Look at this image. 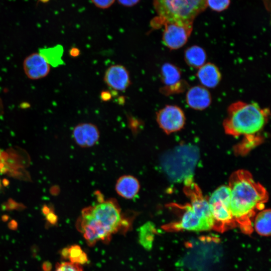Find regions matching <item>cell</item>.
<instances>
[{
	"instance_id": "6da1fadb",
	"label": "cell",
	"mask_w": 271,
	"mask_h": 271,
	"mask_svg": "<svg viewBox=\"0 0 271 271\" xmlns=\"http://www.w3.org/2000/svg\"><path fill=\"white\" fill-rule=\"evenodd\" d=\"M230 210L240 229L247 234L253 231L252 221L258 211L264 209L268 199L265 188L245 170L234 172L228 182Z\"/></svg>"
},
{
	"instance_id": "7a4b0ae2",
	"label": "cell",
	"mask_w": 271,
	"mask_h": 271,
	"mask_svg": "<svg viewBox=\"0 0 271 271\" xmlns=\"http://www.w3.org/2000/svg\"><path fill=\"white\" fill-rule=\"evenodd\" d=\"M76 226L89 246L99 242L109 243L113 235L126 231L129 227L119 207L110 200L99 202L83 210Z\"/></svg>"
},
{
	"instance_id": "3957f363",
	"label": "cell",
	"mask_w": 271,
	"mask_h": 271,
	"mask_svg": "<svg viewBox=\"0 0 271 271\" xmlns=\"http://www.w3.org/2000/svg\"><path fill=\"white\" fill-rule=\"evenodd\" d=\"M227 112L223 123L227 134L234 137L243 136L245 142L260 140L257 134L267 122L268 110L260 108L256 103L239 101L232 103Z\"/></svg>"
},
{
	"instance_id": "277c9868",
	"label": "cell",
	"mask_w": 271,
	"mask_h": 271,
	"mask_svg": "<svg viewBox=\"0 0 271 271\" xmlns=\"http://www.w3.org/2000/svg\"><path fill=\"white\" fill-rule=\"evenodd\" d=\"M199 158L198 148L191 144H183L166 152L161 157V165L171 181L184 182L193 178Z\"/></svg>"
},
{
	"instance_id": "5b68a950",
	"label": "cell",
	"mask_w": 271,
	"mask_h": 271,
	"mask_svg": "<svg viewBox=\"0 0 271 271\" xmlns=\"http://www.w3.org/2000/svg\"><path fill=\"white\" fill-rule=\"evenodd\" d=\"M158 21L193 24L207 7V0H153Z\"/></svg>"
},
{
	"instance_id": "8992f818",
	"label": "cell",
	"mask_w": 271,
	"mask_h": 271,
	"mask_svg": "<svg viewBox=\"0 0 271 271\" xmlns=\"http://www.w3.org/2000/svg\"><path fill=\"white\" fill-rule=\"evenodd\" d=\"M208 203L213 220L212 229L223 231L236 225L230 210L228 186L223 185L215 190L208 200Z\"/></svg>"
},
{
	"instance_id": "52a82bcc",
	"label": "cell",
	"mask_w": 271,
	"mask_h": 271,
	"mask_svg": "<svg viewBox=\"0 0 271 271\" xmlns=\"http://www.w3.org/2000/svg\"><path fill=\"white\" fill-rule=\"evenodd\" d=\"M183 183V191L190 199V204L192 209L200 218L207 222L212 229L213 220L208 200L204 197L200 187L194 182L193 178H189Z\"/></svg>"
},
{
	"instance_id": "ba28073f",
	"label": "cell",
	"mask_w": 271,
	"mask_h": 271,
	"mask_svg": "<svg viewBox=\"0 0 271 271\" xmlns=\"http://www.w3.org/2000/svg\"><path fill=\"white\" fill-rule=\"evenodd\" d=\"M163 42L170 49H177L187 42L192 30L193 24L165 22Z\"/></svg>"
},
{
	"instance_id": "9c48e42d",
	"label": "cell",
	"mask_w": 271,
	"mask_h": 271,
	"mask_svg": "<svg viewBox=\"0 0 271 271\" xmlns=\"http://www.w3.org/2000/svg\"><path fill=\"white\" fill-rule=\"evenodd\" d=\"M178 208L184 210L181 219L175 223L165 225L164 228L168 230L206 231L212 229L210 225L200 218L192 209L190 204L183 206L177 205Z\"/></svg>"
},
{
	"instance_id": "30bf717a",
	"label": "cell",
	"mask_w": 271,
	"mask_h": 271,
	"mask_svg": "<svg viewBox=\"0 0 271 271\" xmlns=\"http://www.w3.org/2000/svg\"><path fill=\"white\" fill-rule=\"evenodd\" d=\"M157 121L159 126L167 134L180 130L185 121L184 114L181 108L175 105H167L157 113Z\"/></svg>"
},
{
	"instance_id": "8fae6325",
	"label": "cell",
	"mask_w": 271,
	"mask_h": 271,
	"mask_svg": "<svg viewBox=\"0 0 271 271\" xmlns=\"http://www.w3.org/2000/svg\"><path fill=\"white\" fill-rule=\"evenodd\" d=\"M23 67L28 78L39 80L45 78L49 74L51 66L40 53L35 52L25 58Z\"/></svg>"
},
{
	"instance_id": "7c38bea8",
	"label": "cell",
	"mask_w": 271,
	"mask_h": 271,
	"mask_svg": "<svg viewBox=\"0 0 271 271\" xmlns=\"http://www.w3.org/2000/svg\"><path fill=\"white\" fill-rule=\"evenodd\" d=\"M103 80L108 87L118 91L125 90L131 83L128 70L119 64L109 67L105 72Z\"/></svg>"
},
{
	"instance_id": "4fadbf2b",
	"label": "cell",
	"mask_w": 271,
	"mask_h": 271,
	"mask_svg": "<svg viewBox=\"0 0 271 271\" xmlns=\"http://www.w3.org/2000/svg\"><path fill=\"white\" fill-rule=\"evenodd\" d=\"M72 135L76 143L83 148L93 146L98 141L99 131L97 127L91 123H81L73 130Z\"/></svg>"
},
{
	"instance_id": "5bb4252c",
	"label": "cell",
	"mask_w": 271,
	"mask_h": 271,
	"mask_svg": "<svg viewBox=\"0 0 271 271\" xmlns=\"http://www.w3.org/2000/svg\"><path fill=\"white\" fill-rule=\"evenodd\" d=\"M187 104L197 110H202L208 107L211 102V95L204 87L196 86L190 88L187 93Z\"/></svg>"
},
{
	"instance_id": "9a60e30c",
	"label": "cell",
	"mask_w": 271,
	"mask_h": 271,
	"mask_svg": "<svg viewBox=\"0 0 271 271\" xmlns=\"http://www.w3.org/2000/svg\"><path fill=\"white\" fill-rule=\"evenodd\" d=\"M140 185L138 180L131 175L120 177L115 184L117 193L125 199L133 198L139 193Z\"/></svg>"
},
{
	"instance_id": "2e32d148",
	"label": "cell",
	"mask_w": 271,
	"mask_h": 271,
	"mask_svg": "<svg viewBox=\"0 0 271 271\" xmlns=\"http://www.w3.org/2000/svg\"><path fill=\"white\" fill-rule=\"evenodd\" d=\"M198 77L203 85L207 87H214L220 81V73L218 68L211 63L204 64L199 68Z\"/></svg>"
},
{
	"instance_id": "e0dca14e",
	"label": "cell",
	"mask_w": 271,
	"mask_h": 271,
	"mask_svg": "<svg viewBox=\"0 0 271 271\" xmlns=\"http://www.w3.org/2000/svg\"><path fill=\"white\" fill-rule=\"evenodd\" d=\"M161 75L162 82L165 85V88L162 89L163 92L175 86L180 78L179 69L169 63L163 65L161 69Z\"/></svg>"
},
{
	"instance_id": "ac0fdd59",
	"label": "cell",
	"mask_w": 271,
	"mask_h": 271,
	"mask_svg": "<svg viewBox=\"0 0 271 271\" xmlns=\"http://www.w3.org/2000/svg\"><path fill=\"white\" fill-rule=\"evenodd\" d=\"M270 210L269 209H263L256 215L254 227L258 234L264 236L270 235Z\"/></svg>"
},
{
	"instance_id": "d6986e66",
	"label": "cell",
	"mask_w": 271,
	"mask_h": 271,
	"mask_svg": "<svg viewBox=\"0 0 271 271\" xmlns=\"http://www.w3.org/2000/svg\"><path fill=\"white\" fill-rule=\"evenodd\" d=\"M61 255L63 258L69 259V261L80 265L88 261V257L85 252L79 245L76 244L63 248Z\"/></svg>"
},
{
	"instance_id": "ffe728a7",
	"label": "cell",
	"mask_w": 271,
	"mask_h": 271,
	"mask_svg": "<svg viewBox=\"0 0 271 271\" xmlns=\"http://www.w3.org/2000/svg\"><path fill=\"white\" fill-rule=\"evenodd\" d=\"M157 230L154 224L148 222L142 226L140 229L139 242L147 250H150L153 246Z\"/></svg>"
},
{
	"instance_id": "44dd1931",
	"label": "cell",
	"mask_w": 271,
	"mask_h": 271,
	"mask_svg": "<svg viewBox=\"0 0 271 271\" xmlns=\"http://www.w3.org/2000/svg\"><path fill=\"white\" fill-rule=\"evenodd\" d=\"M63 51L62 46L58 45L52 47L40 49L39 53L45 58L50 66L57 67L63 63Z\"/></svg>"
},
{
	"instance_id": "7402d4cb",
	"label": "cell",
	"mask_w": 271,
	"mask_h": 271,
	"mask_svg": "<svg viewBox=\"0 0 271 271\" xmlns=\"http://www.w3.org/2000/svg\"><path fill=\"white\" fill-rule=\"evenodd\" d=\"M185 56L187 63L195 68H200L203 66L206 58L205 51L198 46H192L188 48Z\"/></svg>"
},
{
	"instance_id": "603a6c76",
	"label": "cell",
	"mask_w": 271,
	"mask_h": 271,
	"mask_svg": "<svg viewBox=\"0 0 271 271\" xmlns=\"http://www.w3.org/2000/svg\"><path fill=\"white\" fill-rule=\"evenodd\" d=\"M55 271H83V270L82 265L68 261L57 263Z\"/></svg>"
},
{
	"instance_id": "cb8c5ba5",
	"label": "cell",
	"mask_w": 271,
	"mask_h": 271,
	"mask_svg": "<svg viewBox=\"0 0 271 271\" xmlns=\"http://www.w3.org/2000/svg\"><path fill=\"white\" fill-rule=\"evenodd\" d=\"M230 3V0H207V6L214 11L221 12L226 10Z\"/></svg>"
},
{
	"instance_id": "d4e9b609",
	"label": "cell",
	"mask_w": 271,
	"mask_h": 271,
	"mask_svg": "<svg viewBox=\"0 0 271 271\" xmlns=\"http://www.w3.org/2000/svg\"><path fill=\"white\" fill-rule=\"evenodd\" d=\"M92 3L97 8L105 9L111 7L115 0H91Z\"/></svg>"
},
{
	"instance_id": "484cf974",
	"label": "cell",
	"mask_w": 271,
	"mask_h": 271,
	"mask_svg": "<svg viewBox=\"0 0 271 271\" xmlns=\"http://www.w3.org/2000/svg\"><path fill=\"white\" fill-rule=\"evenodd\" d=\"M119 4L124 7H132L137 4L140 0H117Z\"/></svg>"
},
{
	"instance_id": "4316f807",
	"label": "cell",
	"mask_w": 271,
	"mask_h": 271,
	"mask_svg": "<svg viewBox=\"0 0 271 271\" xmlns=\"http://www.w3.org/2000/svg\"><path fill=\"white\" fill-rule=\"evenodd\" d=\"M47 220L51 224H55L57 221V216L51 211L46 215Z\"/></svg>"
},
{
	"instance_id": "83f0119b",
	"label": "cell",
	"mask_w": 271,
	"mask_h": 271,
	"mask_svg": "<svg viewBox=\"0 0 271 271\" xmlns=\"http://www.w3.org/2000/svg\"><path fill=\"white\" fill-rule=\"evenodd\" d=\"M101 98L104 100H108L111 97V95L109 92L107 91H103L101 94Z\"/></svg>"
},
{
	"instance_id": "f1b7e54d",
	"label": "cell",
	"mask_w": 271,
	"mask_h": 271,
	"mask_svg": "<svg viewBox=\"0 0 271 271\" xmlns=\"http://www.w3.org/2000/svg\"><path fill=\"white\" fill-rule=\"evenodd\" d=\"M79 50L78 49L76 48H73L70 51V54L73 57H76L79 55Z\"/></svg>"
},
{
	"instance_id": "f546056e",
	"label": "cell",
	"mask_w": 271,
	"mask_h": 271,
	"mask_svg": "<svg viewBox=\"0 0 271 271\" xmlns=\"http://www.w3.org/2000/svg\"><path fill=\"white\" fill-rule=\"evenodd\" d=\"M51 211L50 208L46 205H44L42 207V212L45 215H46Z\"/></svg>"
},
{
	"instance_id": "4dcf8cb0",
	"label": "cell",
	"mask_w": 271,
	"mask_h": 271,
	"mask_svg": "<svg viewBox=\"0 0 271 271\" xmlns=\"http://www.w3.org/2000/svg\"><path fill=\"white\" fill-rule=\"evenodd\" d=\"M10 224H12V225H9V227L11 228H13V229H14V228L15 227H17V222H16L14 220H12L10 223Z\"/></svg>"
},
{
	"instance_id": "1f68e13d",
	"label": "cell",
	"mask_w": 271,
	"mask_h": 271,
	"mask_svg": "<svg viewBox=\"0 0 271 271\" xmlns=\"http://www.w3.org/2000/svg\"><path fill=\"white\" fill-rule=\"evenodd\" d=\"M3 110H4V107H3V102L1 98H0V115H2V114L3 113Z\"/></svg>"
},
{
	"instance_id": "d6a6232c",
	"label": "cell",
	"mask_w": 271,
	"mask_h": 271,
	"mask_svg": "<svg viewBox=\"0 0 271 271\" xmlns=\"http://www.w3.org/2000/svg\"><path fill=\"white\" fill-rule=\"evenodd\" d=\"M1 180H0V189H1Z\"/></svg>"
}]
</instances>
